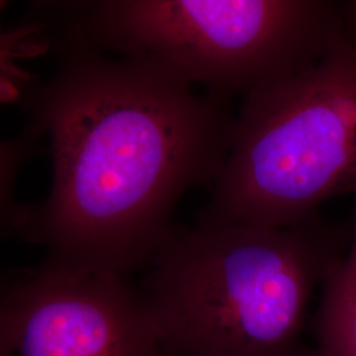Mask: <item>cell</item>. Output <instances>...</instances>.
I'll use <instances>...</instances> for the list:
<instances>
[{
  "mask_svg": "<svg viewBox=\"0 0 356 356\" xmlns=\"http://www.w3.org/2000/svg\"><path fill=\"white\" fill-rule=\"evenodd\" d=\"M313 356H356V213L351 242L322 285Z\"/></svg>",
  "mask_w": 356,
  "mask_h": 356,
  "instance_id": "6",
  "label": "cell"
},
{
  "mask_svg": "<svg viewBox=\"0 0 356 356\" xmlns=\"http://www.w3.org/2000/svg\"><path fill=\"white\" fill-rule=\"evenodd\" d=\"M351 1L95 0L44 1L53 26L107 54L149 60L188 83L232 98L317 61Z\"/></svg>",
  "mask_w": 356,
  "mask_h": 356,
  "instance_id": "4",
  "label": "cell"
},
{
  "mask_svg": "<svg viewBox=\"0 0 356 356\" xmlns=\"http://www.w3.org/2000/svg\"><path fill=\"white\" fill-rule=\"evenodd\" d=\"M45 26L58 65L23 107L49 136L53 181L42 204L20 209L11 234L44 245V264L126 279L176 236L182 195L214 184L236 115L229 98L195 94L163 65Z\"/></svg>",
  "mask_w": 356,
  "mask_h": 356,
  "instance_id": "1",
  "label": "cell"
},
{
  "mask_svg": "<svg viewBox=\"0 0 356 356\" xmlns=\"http://www.w3.org/2000/svg\"><path fill=\"white\" fill-rule=\"evenodd\" d=\"M356 194V1L317 61L243 98L197 227H285Z\"/></svg>",
  "mask_w": 356,
  "mask_h": 356,
  "instance_id": "3",
  "label": "cell"
},
{
  "mask_svg": "<svg viewBox=\"0 0 356 356\" xmlns=\"http://www.w3.org/2000/svg\"><path fill=\"white\" fill-rule=\"evenodd\" d=\"M160 356H168V355H165V354H164V353H163V351H161V354H160Z\"/></svg>",
  "mask_w": 356,
  "mask_h": 356,
  "instance_id": "8",
  "label": "cell"
},
{
  "mask_svg": "<svg viewBox=\"0 0 356 356\" xmlns=\"http://www.w3.org/2000/svg\"><path fill=\"white\" fill-rule=\"evenodd\" d=\"M0 356H13V354H11L8 350L0 347Z\"/></svg>",
  "mask_w": 356,
  "mask_h": 356,
  "instance_id": "7",
  "label": "cell"
},
{
  "mask_svg": "<svg viewBox=\"0 0 356 356\" xmlns=\"http://www.w3.org/2000/svg\"><path fill=\"white\" fill-rule=\"evenodd\" d=\"M351 229L317 216L285 227L178 231L141 296L168 356H313L310 298L347 252Z\"/></svg>",
  "mask_w": 356,
  "mask_h": 356,
  "instance_id": "2",
  "label": "cell"
},
{
  "mask_svg": "<svg viewBox=\"0 0 356 356\" xmlns=\"http://www.w3.org/2000/svg\"><path fill=\"white\" fill-rule=\"evenodd\" d=\"M0 347L13 356H160L139 291L124 277L41 264L3 284Z\"/></svg>",
  "mask_w": 356,
  "mask_h": 356,
  "instance_id": "5",
  "label": "cell"
}]
</instances>
